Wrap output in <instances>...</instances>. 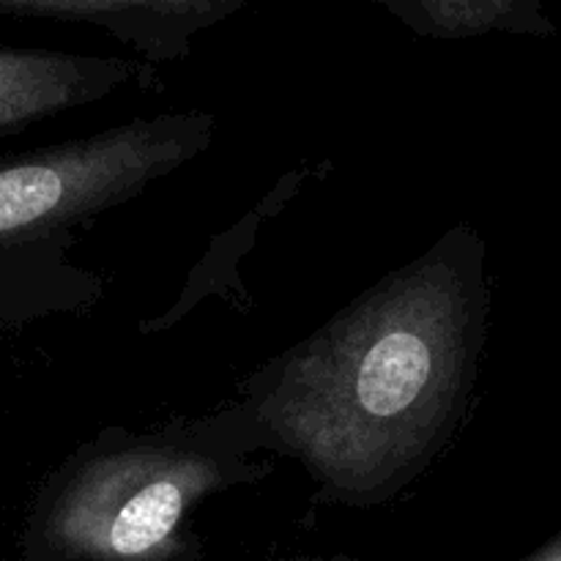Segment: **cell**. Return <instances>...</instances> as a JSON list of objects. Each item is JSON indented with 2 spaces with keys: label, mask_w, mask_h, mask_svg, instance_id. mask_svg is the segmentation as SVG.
I'll use <instances>...</instances> for the list:
<instances>
[{
  "label": "cell",
  "mask_w": 561,
  "mask_h": 561,
  "mask_svg": "<svg viewBox=\"0 0 561 561\" xmlns=\"http://www.w3.org/2000/svg\"><path fill=\"white\" fill-rule=\"evenodd\" d=\"M485 285L453 233L283 362L261 416L343 496L403 480L447 436L474 378Z\"/></svg>",
  "instance_id": "cell-1"
},
{
  "label": "cell",
  "mask_w": 561,
  "mask_h": 561,
  "mask_svg": "<svg viewBox=\"0 0 561 561\" xmlns=\"http://www.w3.org/2000/svg\"><path fill=\"white\" fill-rule=\"evenodd\" d=\"M222 482L208 455L135 442L71 458L36 499L22 561H173L186 515Z\"/></svg>",
  "instance_id": "cell-2"
},
{
  "label": "cell",
  "mask_w": 561,
  "mask_h": 561,
  "mask_svg": "<svg viewBox=\"0 0 561 561\" xmlns=\"http://www.w3.org/2000/svg\"><path fill=\"white\" fill-rule=\"evenodd\" d=\"M208 137V115H162L3 159L0 250L36 241L137 195L148 181L195 157Z\"/></svg>",
  "instance_id": "cell-3"
},
{
  "label": "cell",
  "mask_w": 561,
  "mask_h": 561,
  "mask_svg": "<svg viewBox=\"0 0 561 561\" xmlns=\"http://www.w3.org/2000/svg\"><path fill=\"white\" fill-rule=\"evenodd\" d=\"M239 5L236 0H0V14L88 22L107 27L151 58L170 60L190 53L197 31Z\"/></svg>",
  "instance_id": "cell-4"
},
{
  "label": "cell",
  "mask_w": 561,
  "mask_h": 561,
  "mask_svg": "<svg viewBox=\"0 0 561 561\" xmlns=\"http://www.w3.org/2000/svg\"><path fill=\"white\" fill-rule=\"evenodd\" d=\"M126 77H131V64L118 58L0 47V140L104 96Z\"/></svg>",
  "instance_id": "cell-5"
},
{
  "label": "cell",
  "mask_w": 561,
  "mask_h": 561,
  "mask_svg": "<svg viewBox=\"0 0 561 561\" xmlns=\"http://www.w3.org/2000/svg\"><path fill=\"white\" fill-rule=\"evenodd\" d=\"M400 22L433 38H471L493 31L553 33L537 0H381Z\"/></svg>",
  "instance_id": "cell-6"
},
{
  "label": "cell",
  "mask_w": 561,
  "mask_h": 561,
  "mask_svg": "<svg viewBox=\"0 0 561 561\" xmlns=\"http://www.w3.org/2000/svg\"><path fill=\"white\" fill-rule=\"evenodd\" d=\"M524 561H561V531L559 535H553L546 546L537 548V551Z\"/></svg>",
  "instance_id": "cell-7"
},
{
  "label": "cell",
  "mask_w": 561,
  "mask_h": 561,
  "mask_svg": "<svg viewBox=\"0 0 561 561\" xmlns=\"http://www.w3.org/2000/svg\"><path fill=\"white\" fill-rule=\"evenodd\" d=\"M283 561H354V559H343V557H332V559H323V557H305V559H283Z\"/></svg>",
  "instance_id": "cell-8"
},
{
  "label": "cell",
  "mask_w": 561,
  "mask_h": 561,
  "mask_svg": "<svg viewBox=\"0 0 561 561\" xmlns=\"http://www.w3.org/2000/svg\"><path fill=\"white\" fill-rule=\"evenodd\" d=\"M173 561H184V559H173Z\"/></svg>",
  "instance_id": "cell-9"
}]
</instances>
